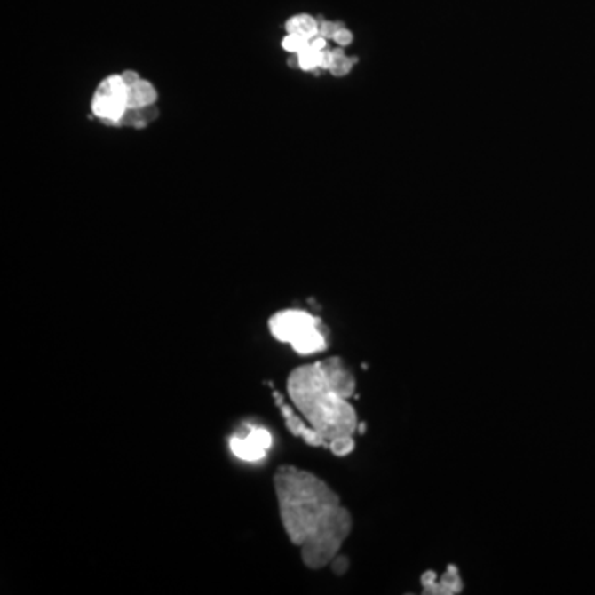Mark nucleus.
<instances>
[{
	"label": "nucleus",
	"mask_w": 595,
	"mask_h": 595,
	"mask_svg": "<svg viewBox=\"0 0 595 595\" xmlns=\"http://www.w3.org/2000/svg\"><path fill=\"white\" fill-rule=\"evenodd\" d=\"M280 518L290 541L310 569H321L339 554L353 531V516L320 476L283 464L274 476Z\"/></svg>",
	"instance_id": "1"
},
{
	"label": "nucleus",
	"mask_w": 595,
	"mask_h": 595,
	"mask_svg": "<svg viewBox=\"0 0 595 595\" xmlns=\"http://www.w3.org/2000/svg\"><path fill=\"white\" fill-rule=\"evenodd\" d=\"M286 393L298 412L320 433L324 447L354 439L359 432L356 409L351 404L356 377L343 357H328L291 370Z\"/></svg>",
	"instance_id": "2"
},
{
	"label": "nucleus",
	"mask_w": 595,
	"mask_h": 595,
	"mask_svg": "<svg viewBox=\"0 0 595 595\" xmlns=\"http://www.w3.org/2000/svg\"><path fill=\"white\" fill-rule=\"evenodd\" d=\"M268 329L276 341L291 345L299 356L321 353L329 345L321 320L308 311H278L270 318Z\"/></svg>",
	"instance_id": "3"
},
{
	"label": "nucleus",
	"mask_w": 595,
	"mask_h": 595,
	"mask_svg": "<svg viewBox=\"0 0 595 595\" xmlns=\"http://www.w3.org/2000/svg\"><path fill=\"white\" fill-rule=\"evenodd\" d=\"M126 96L128 86L123 82L121 75L109 76L98 84L91 101V109L107 124H118L119 119L123 118L124 111L128 109Z\"/></svg>",
	"instance_id": "4"
},
{
	"label": "nucleus",
	"mask_w": 595,
	"mask_h": 595,
	"mask_svg": "<svg viewBox=\"0 0 595 595\" xmlns=\"http://www.w3.org/2000/svg\"><path fill=\"white\" fill-rule=\"evenodd\" d=\"M272 433L262 427H251L247 435L230 439V450L245 462H258L272 448Z\"/></svg>",
	"instance_id": "5"
},
{
	"label": "nucleus",
	"mask_w": 595,
	"mask_h": 595,
	"mask_svg": "<svg viewBox=\"0 0 595 595\" xmlns=\"http://www.w3.org/2000/svg\"><path fill=\"white\" fill-rule=\"evenodd\" d=\"M422 583V592L432 595H455L462 594L464 591V581L456 566L450 564L447 571L440 577L433 571H427L420 577Z\"/></svg>",
	"instance_id": "6"
},
{
	"label": "nucleus",
	"mask_w": 595,
	"mask_h": 595,
	"mask_svg": "<svg viewBox=\"0 0 595 595\" xmlns=\"http://www.w3.org/2000/svg\"><path fill=\"white\" fill-rule=\"evenodd\" d=\"M274 401H276V405L280 407L282 410V416L285 418L286 427L288 430L295 435V437H299L301 440H305V443H308L311 447H324V441H322L320 433L316 430L311 427L310 424L305 420V416L301 414H297L293 410V407L286 404L283 395L274 391Z\"/></svg>",
	"instance_id": "7"
},
{
	"label": "nucleus",
	"mask_w": 595,
	"mask_h": 595,
	"mask_svg": "<svg viewBox=\"0 0 595 595\" xmlns=\"http://www.w3.org/2000/svg\"><path fill=\"white\" fill-rule=\"evenodd\" d=\"M155 98H157V93H155V86L146 80H139L138 83L128 88L126 101H128V107H151L155 105Z\"/></svg>",
	"instance_id": "8"
},
{
	"label": "nucleus",
	"mask_w": 595,
	"mask_h": 595,
	"mask_svg": "<svg viewBox=\"0 0 595 595\" xmlns=\"http://www.w3.org/2000/svg\"><path fill=\"white\" fill-rule=\"evenodd\" d=\"M286 30H288V34H298V36H306V38H313V36H318L320 25L310 15H297V17L288 20Z\"/></svg>",
	"instance_id": "9"
},
{
	"label": "nucleus",
	"mask_w": 595,
	"mask_h": 595,
	"mask_svg": "<svg viewBox=\"0 0 595 595\" xmlns=\"http://www.w3.org/2000/svg\"><path fill=\"white\" fill-rule=\"evenodd\" d=\"M354 63L356 60L345 57L343 50H333V61H331L329 72L333 73L334 76H345L353 70Z\"/></svg>",
	"instance_id": "10"
},
{
	"label": "nucleus",
	"mask_w": 595,
	"mask_h": 595,
	"mask_svg": "<svg viewBox=\"0 0 595 595\" xmlns=\"http://www.w3.org/2000/svg\"><path fill=\"white\" fill-rule=\"evenodd\" d=\"M299 59V68L305 72H313L316 68H320L321 65V52L314 50V48H305L303 52L297 53Z\"/></svg>",
	"instance_id": "11"
},
{
	"label": "nucleus",
	"mask_w": 595,
	"mask_h": 595,
	"mask_svg": "<svg viewBox=\"0 0 595 595\" xmlns=\"http://www.w3.org/2000/svg\"><path fill=\"white\" fill-rule=\"evenodd\" d=\"M282 45H283L286 52H290V53H299V52H303L305 48L310 47V38L298 36V34H288V36L283 38Z\"/></svg>",
	"instance_id": "12"
},
{
	"label": "nucleus",
	"mask_w": 595,
	"mask_h": 595,
	"mask_svg": "<svg viewBox=\"0 0 595 595\" xmlns=\"http://www.w3.org/2000/svg\"><path fill=\"white\" fill-rule=\"evenodd\" d=\"M343 25L336 24V22H322L320 24V36H324V38H333L336 36V32L341 28Z\"/></svg>",
	"instance_id": "13"
},
{
	"label": "nucleus",
	"mask_w": 595,
	"mask_h": 595,
	"mask_svg": "<svg viewBox=\"0 0 595 595\" xmlns=\"http://www.w3.org/2000/svg\"><path fill=\"white\" fill-rule=\"evenodd\" d=\"M334 42L337 44V45H341V47H345V45H349L351 42H353V34L347 30V28H345V27H341L337 32H336V36H333Z\"/></svg>",
	"instance_id": "14"
},
{
	"label": "nucleus",
	"mask_w": 595,
	"mask_h": 595,
	"mask_svg": "<svg viewBox=\"0 0 595 595\" xmlns=\"http://www.w3.org/2000/svg\"><path fill=\"white\" fill-rule=\"evenodd\" d=\"M331 566H333V571L336 572L337 575H343V574H345L347 569H349V560H347L345 556L337 554V556L334 558L333 562H331Z\"/></svg>",
	"instance_id": "15"
},
{
	"label": "nucleus",
	"mask_w": 595,
	"mask_h": 595,
	"mask_svg": "<svg viewBox=\"0 0 595 595\" xmlns=\"http://www.w3.org/2000/svg\"><path fill=\"white\" fill-rule=\"evenodd\" d=\"M326 45H328V38H324V36H320V34L310 38V47L318 50V52L326 50Z\"/></svg>",
	"instance_id": "16"
},
{
	"label": "nucleus",
	"mask_w": 595,
	"mask_h": 595,
	"mask_svg": "<svg viewBox=\"0 0 595 595\" xmlns=\"http://www.w3.org/2000/svg\"><path fill=\"white\" fill-rule=\"evenodd\" d=\"M121 78H123V82L126 83V86L130 88V86H132V84L138 83L141 78H139V75L136 72H132V70H126V72L123 73L121 75Z\"/></svg>",
	"instance_id": "17"
}]
</instances>
